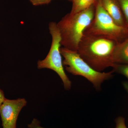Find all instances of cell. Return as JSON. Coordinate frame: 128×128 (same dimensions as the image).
<instances>
[{"instance_id": "cell-1", "label": "cell", "mask_w": 128, "mask_h": 128, "mask_svg": "<svg viewBox=\"0 0 128 128\" xmlns=\"http://www.w3.org/2000/svg\"><path fill=\"white\" fill-rule=\"evenodd\" d=\"M117 44L106 38L84 33L77 52L92 68L102 72L114 65L112 54Z\"/></svg>"}, {"instance_id": "cell-2", "label": "cell", "mask_w": 128, "mask_h": 128, "mask_svg": "<svg viewBox=\"0 0 128 128\" xmlns=\"http://www.w3.org/2000/svg\"><path fill=\"white\" fill-rule=\"evenodd\" d=\"M94 4L88 9L75 14H66L57 23L64 48L77 51L84 32L91 23L95 15Z\"/></svg>"}, {"instance_id": "cell-3", "label": "cell", "mask_w": 128, "mask_h": 128, "mask_svg": "<svg viewBox=\"0 0 128 128\" xmlns=\"http://www.w3.org/2000/svg\"><path fill=\"white\" fill-rule=\"evenodd\" d=\"M94 5V18L84 33L106 38L117 44L128 38V28L120 26L114 22L104 8L102 0H96Z\"/></svg>"}, {"instance_id": "cell-4", "label": "cell", "mask_w": 128, "mask_h": 128, "mask_svg": "<svg viewBox=\"0 0 128 128\" xmlns=\"http://www.w3.org/2000/svg\"><path fill=\"white\" fill-rule=\"evenodd\" d=\"M61 55L64 57V66L69 73L76 76H80L86 78L92 83L96 90L101 89V86L106 80L112 77L113 70L108 72L96 71L92 68L82 58L77 51H73L62 47L60 48Z\"/></svg>"}, {"instance_id": "cell-5", "label": "cell", "mask_w": 128, "mask_h": 128, "mask_svg": "<svg viewBox=\"0 0 128 128\" xmlns=\"http://www.w3.org/2000/svg\"><path fill=\"white\" fill-rule=\"evenodd\" d=\"M48 28L52 38L50 50L45 59L38 60L37 67L39 69H50L55 72L61 78L64 89L70 90L72 82L66 74L64 69L60 52L61 37L57 23L54 22H50L49 24Z\"/></svg>"}, {"instance_id": "cell-6", "label": "cell", "mask_w": 128, "mask_h": 128, "mask_svg": "<svg viewBox=\"0 0 128 128\" xmlns=\"http://www.w3.org/2000/svg\"><path fill=\"white\" fill-rule=\"evenodd\" d=\"M26 104L27 101L24 98L16 100L5 98L0 105V115L3 128H16L18 114Z\"/></svg>"}, {"instance_id": "cell-7", "label": "cell", "mask_w": 128, "mask_h": 128, "mask_svg": "<svg viewBox=\"0 0 128 128\" xmlns=\"http://www.w3.org/2000/svg\"><path fill=\"white\" fill-rule=\"evenodd\" d=\"M102 3L104 8L117 25L127 28L124 16L117 0H102Z\"/></svg>"}, {"instance_id": "cell-8", "label": "cell", "mask_w": 128, "mask_h": 128, "mask_svg": "<svg viewBox=\"0 0 128 128\" xmlns=\"http://www.w3.org/2000/svg\"><path fill=\"white\" fill-rule=\"evenodd\" d=\"M114 64H128V38L116 44L112 54Z\"/></svg>"}, {"instance_id": "cell-9", "label": "cell", "mask_w": 128, "mask_h": 128, "mask_svg": "<svg viewBox=\"0 0 128 128\" xmlns=\"http://www.w3.org/2000/svg\"><path fill=\"white\" fill-rule=\"evenodd\" d=\"M96 0H73L72 8L70 13L75 14L84 10L94 4Z\"/></svg>"}, {"instance_id": "cell-10", "label": "cell", "mask_w": 128, "mask_h": 128, "mask_svg": "<svg viewBox=\"0 0 128 128\" xmlns=\"http://www.w3.org/2000/svg\"><path fill=\"white\" fill-rule=\"evenodd\" d=\"M112 67L114 72L123 75L128 79V64H114Z\"/></svg>"}, {"instance_id": "cell-11", "label": "cell", "mask_w": 128, "mask_h": 128, "mask_svg": "<svg viewBox=\"0 0 128 128\" xmlns=\"http://www.w3.org/2000/svg\"><path fill=\"white\" fill-rule=\"evenodd\" d=\"M124 16L126 26L128 28V0H117Z\"/></svg>"}, {"instance_id": "cell-12", "label": "cell", "mask_w": 128, "mask_h": 128, "mask_svg": "<svg viewBox=\"0 0 128 128\" xmlns=\"http://www.w3.org/2000/svg\"><path fill=\"white\" fill-rule=\"evenodd\" d=\"M116 128H127L125 124V120L123 117L120 116L115 120Z\"/></svg>"}, {"instance_id": "cell-13", "label": "cell", "mask_w": 128, "mask_h": 128, "mask_svg": "<svg viewBox=\"0 0 128 128\" xmlns=\"http://www.w3.org/2000/svg\"><path fill=\"white\" fill-rule=\"evenodd\" d=\"M52 0H29V1L34 6L48 4Z\"/></svg>"}, {"instance_id": "cell-14", "label": "cell", "mask_w": 128, "mask_h": 128, "mask_svg": "<svg viewBox=\"0 0 128 128\" xmlns=\"http://www.w3.org/2000/svg\"><path fill=\"white\" fill-rule=\"evenodd\" d=\"M28 127L29 128H44L40 126V122L36 118H34L32 122L28 124Z\"/></svg>"}, {"instance_id": "cell-15", "label": "cell", "mask_w": 128, "mask_h": 128, "mask_svg": "<svg viewBox=\"0 0 128 128\" xmlns=\"http://www.w3.org/2000/svg\"><path fill=\"white\" fill-rule=\"evenodd\" d=\"M5 98L4 92L1 89H0V105L2 104Z\"/></svg>"}, {"instance_id": "cell-16", "label": "cell", "mask_w": 128, "mask_h": 128, "mask_svg": "<svg viewBox=\"0 0 128 128\" xmlns=\"http://www.w3.org/2000/svg\"><path fill=\"white\" fill-rule=\"evenodd\" d=\"M123 85L124 89L126 90V91L128 93V82H124L123 83Z\"/></svg>"}, {"instance_id": "cell-17", "label": "cell", "mask_w": 128, "mask_h": 128, "mask_svg": "<svg viewBox=\"0 0 128 128\" xmlns=\"http://www.w3.org/2000/svg\"></svg>"}]
</instances>
